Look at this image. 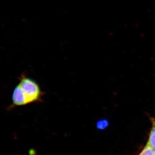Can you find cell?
Here are the masks:
<instances>
[{"instance_id": "6da1fadb", "label": "cell", "mask_w": 155, "mask_h": 155, "mask_svg": "<svg viewBox=\"0 0 155 155\" xmlns=\"http://www.w3.org/2000/svg\"><path fill=\"white\" fill-rule=\"evenodd\" d=\"M21 86L28 104L41 101L44 93L35 80L22 74L19 79Z\"/></svg>"}, {"instance_id": "7a4b0ae2", "label": "cell", "mask_w": 155, "mask_h": 155, "mask_svg": "<svg viewBox=\"0 0 155 155\" xmlns=\"http://www.w3.org/2000/svg\"><path fill=\"white\" fill-rule=\"evenodd\" d=\"M12 104L14 107L25 106L28 104L22 88L19 84L13 91L12 97Z\"/></svg>"}, {"instance_id": "3957f363", "label": "cell", "mask_w": 155, "mask_h": 155, "mask_svg": "<svg viewBox=\"0 0 155 155\" xmlns=\"http://www.w3.org/2000/svg\"><path fill=\"white\" fill-rule=\"evenodd\" d=\"M147 146L155 149V121L153 123L152 129L151 131L149 139Z\"/></svg>"}, {"instance_id": "277c9868", "label": "cell", "mask_w": 155, "mask_h": 155, "mask_svg": "<svg viewBox=\"0 0 155 155\" xmlns=\"http://www.w3.org/2000/svg\"><path fill=\"white\" fill-rule=\"evenodd\" d=\"M140 155H155V149L146 145Z\"/></svg>"}, {"instance_id": "5b68a950", "label": "cell", "mask_w": 155, "mask_h": 155, "mask_svg": "<svg viewBox=\"0 0 155 155\" xmlns=\"http://www.w3.org/2000/svg\"><path fill=\"white\" fill-rule=\"evenodd\" d=\"M108 125V122L107 120H101L97 123V127L100 129H104L107 127Z\"/></svg>"}, {"instance_id": "8992f818", "label": "cell", "mask_w": 155, "mask_h": 155, "mask_svg": "<svg viewBox=\"0 0 155 155\" xmlns=\"http://www.w3.org/2000/svg\"><path fill=\"white\" fill-rule=\"evenodd\" d=\"M29 155H37L36 152L34 150L31 149L29 151Z\"/></svg>"}]
</instances>
